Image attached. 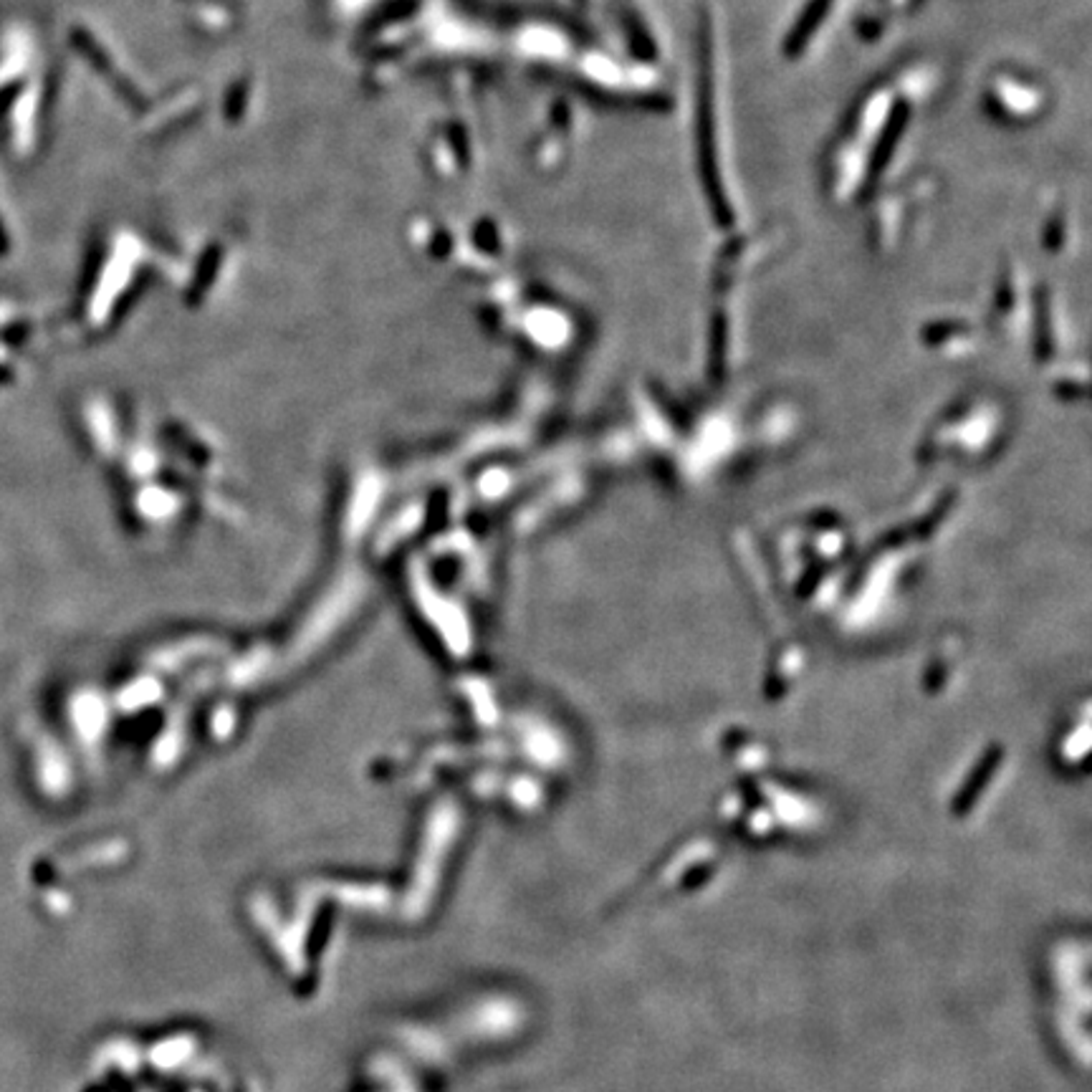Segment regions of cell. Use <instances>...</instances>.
Wrapping results in <instances>:
<instances>
[{
    "instance_id": "6da1fadb",
    "label": "cell",
    "mask_w": 1092,
    "mask_h": 1092,
    "mask_svg": "<svg viewBox=\"0 0 1092 1092\" xmlns=\"http://www.w3.org/2000/svg\"><path fill=\"white\" fill-rule=\"evenodd\" d=\"M703 71H700V160L706 170V180L711 182V195L721 220H726V203L719 193V173H716V152H714V79H711V46L703 39Z\"/></svg>"
}]
</instances>
